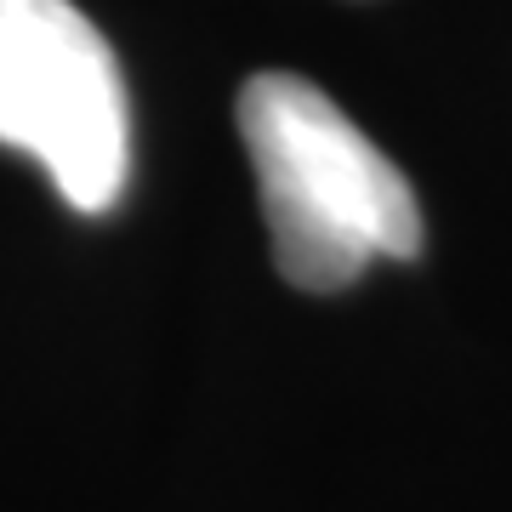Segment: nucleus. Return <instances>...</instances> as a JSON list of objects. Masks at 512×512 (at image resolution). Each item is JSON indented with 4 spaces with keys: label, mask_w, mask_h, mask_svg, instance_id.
Masks as SVG:
<instances>
[{
    "label": "nucleus",
    "mask_w": 512,
    "mask_h": 512,
    "mask_svg": "<svg viewBox=\"0 0 512 512\" xmlns=\"http://www.w3.org/2000/svg\"><path fill=\"white\" fill-rule=\"evenodd\" d=\"M239 137L256 165L279 274L342 291L376 256L421 251V205L404 171L296 74H256L239 92Z\"/></svg>",
    "instance_id": "nucleus-1"
},
{
    "label": "nucleus",
    "mask_w": 512,
    "mask_h": 512,
    "mask_svg": "<svg viewBox=\"0 0 512 512\" xmlns=\"http://www.w3.org/2000/svg\"><path fill=\"white\" fill-rule=\"evenodd\" d=\"M0 143L35 154L86 217L120 200L131 171L126 80L74 0H0Z\"/></svg>",
    "instance_id": "nucleus-2"
}]
</instances>
